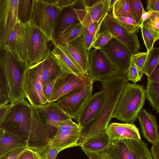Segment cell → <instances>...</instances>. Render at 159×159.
<instances>
[{
    "label": "cell",
    "instance_id": "32",
    "mask_svg": "<svg viewBox=\"0 0 159 159\" xmlns=\"http://www.w3.org/2000/svg\"><path fill=\"white\" fill-rule=\"evenodd\" d=\"M34 0H18L17 16L22 23L30 21L31 19Z\"/></svg>",
    "mask_w": 159,
    "mask_h": 159
},
{
    "label": "cell",
    "instance_id": "12",
    "mask_svg": "<svg viewBox=\"0 0 159 159\" xmlns=\"http://www.w3.org/2000/svg\"><path fill=\"white\" fill-rule=\"evenodd\" d=\"M93 84L66 95L57 101L61 109L72 120H75L92 95Z\"/></svg>",
    "mask_w": 159,
    "mask_h": 159
},
{
    "label": "cell",
    "instance_id": "56",
    "mask_svg": "<svg viewBox=\"0 0 159 159\" xmlns=\"http://www.w3.org/2000/svg\"><path fill=\"white\" fill-rule=\"evenodd\" d=\"M151 12L149 11H146L144 9L143 10L141 17V23H143L147 20L150 17Z\"/></svg>",
    "mask_w": 159,
    "mask_h": 159
},
{
    "label": "cell",
    "instance_id": "18",
    "mask_svg": "<svg viewBox=\"0 0 159 159\" xmlns=\"http://www.w3.org/2000/svg\"><path fill=\"white\" fill-rule=\"evenodd\" d=\"M104 97L102 90L92 94L77 116L75 120L76 123L82 129L98 114L102 105Z\"/></svg>",
    "mask_w": 159,
    "mask_h": 159
},
{
    "label": "cell",
    "instance_id": "44",
    "mask_svg": "<svg viewBox=\"0 0 159 159\" xmlns=\"http://www.w3.org/2000/svg\"><path fill=\"white\" fill-rule=\"evenodd\" d=\"M43 1L57 8L62 10L72 6L77 0H43Z\"/></svg>",
    "mask_w": 159,
    "mask_h": 159
},
{
    "label": "cell",
    "instance_id": "49",
    "mask_svg": "<svg viewBox=\"0 0 159 159\" xmlns=\"http://www.w3.org/2000/svg\"><path fill=\"white\" fill-rule=\"evenodd\" d=\"M146 10L151 12H159V0H148Z\"/></svg>",
    "mask_w": 159,
    "mask_h": 159
},
{
    "label": "cell",
    "instance_id": "57",
    "mask_svg": "<svg viewBox=\"0 0 159 159\" xmlns=\"http://www.w3.org/2000/svg\"><path fill=\"white\" fill-rule=\"evenodd\" d=\"M0 84L5 86L7 88L6 82L4 77L1 66L0 64Z\"/></svg>",
    "mask_w": 159,
    "mask_h": 159
},
{
    "label": "cell",
    "instance_id": "37",
    "mask_svg": "<svg viewBox=\"0 0 159 159\" xmlns=\"http://www.w3.org/2000/svg\"><path fill=\"white\" fill-rule=\"evenodd\" d=\"M140 29L147 52H148L154 48V44L156 40L153 35L143 23H140Z\"/></svg>",
    "mask_w": 159,
    "mask_h": 159
},
{
    "label": "cell",
    "instance_id": "31",
    "mask_svg": "<svg viewBox=\"0 0 159 159\" xmlns=\"http://www.w3.org/2000/svg\"><path fill=\"white\" fill-rule=\"evenodd\" d=\"M145 97L152 106V110L159 112V83L148 81Z\"/></svg>",
    "mask_w": 159,
    "mask_h": 159
},
{
    "label": "cell",
    "instance_id": "1",
    "mask_svg": "<svg viewBox=\"0 0 159 159\" xmlns=\"http://www.w3.org/2000/svg\"><path fill=\"white\" fill-rule=\"evenodd\" d=\"M127 78L117 75L101 80L104 100L96 117L82 129V143L86 139L107 132L116 103L125 84Z\"/></svg>",
    "mask_w": 159,
    "mask_h": 159
},
{
    "label": "cell",
    "instance_id": "58",
    "mask_svg": "<svg viewBox=\"0 0 159 159\" xmlns=\"http://www.w3.org/2000/svg\"><path fill=\"white\" fill-rule=\"evenodd\" d=\"M34 159H43L38 152L33 150Z\"/></svg>",
    "mask_w": 159,
    "mask_h": 159
},
{
    "label": "cell",
    "instance_id": "33",
    "mask_svg": "<svg viewBox=\"0 0 159 159\" xmlns=\"http://www.w3.org/2000/svg\"><path fill=\"white\" fill-rule=\"evenodd\" d=\"M112 10V15L115 18L121 17L132 18L129 0H116Z\"/></svg>",
    "mask_w": 159,
    "mask_h": 159
},
{
    "label": "cell",
    "instance_id": "60",
    "mask_svg": "<svg viewBox=\"0 0 159 159\" xmlns=\"http://www.w3.org/2000/svg\"><path fill=\"white\" fill-rule=\"evenodd\" d=\"M5 132V130L1 128H0V140L2 137Z\"/></svg>",
    "mask_w": 159,
    "mask_h": 159
},
{
    "label": "cell",
    "instance_id": "22",
    "mask_svg": "<svg viewBox=\"0 0 159 159\" xmlns=\"http://www.w3.org/2000/svg\"><path fill=\"white\" fill-rule=\"evenodd\" d=\"M34 107L41 114L48 125L56 129L61 122L71 119L56 102H48Z\"/></svg>",
    "mask_w": 159,
    "mask_h": 159
},
{
    "label": "cell",
    "instance_id": "13",
    "mask_svg": "<svg viewBox=\"0 0 159 159\" xmlns=\"http://www.w3.org/2000/svg\"><path fill=\"white\" fill-rule=\"evenodd\" d=\"M116 74L115 67L100 49L94 48L89 51L88 74L93 83Z\"/></svg>",
    "mask_w": 159,
    "mask_h": 159
},
{
    "label": "cell",
    "instance_id": "51",
    "mask_svg": "<svg viewBox=\"0 0 159 159\" xmlns=\"http://www.w3.org/2000/svg\"><path fill=\"white\" fill-rule=\"evenodd\" d=\"M55 81V80L43 86V94L48 102L52 94Z\"/></svg>",
    "mask_w": 159,
    "mask_h": 159
},
{
    "label": "cell",
    "instance_id": "2",
    "mask_svg": "<svg viewBox=\"0 0 159 159\" xmlns=\"http://www.w3.org/2000/svg\"><path fill=\"white\" fill-rule=\"evenodd\" d=\"M0 64L6 82L10 104L25 99L23 80L27 67L5 45L0 46Z\"/></svg>",
    "mask_w": 159,
    "mask_h": 159
},
{
    "label": "cell",
    "instance_id": "43",
    "mask_svg": "<svg viewBox=\"0 0 159 159\" xmlns=\"http://www.w3.org/2000/svg\"><path fill=\"white\" fill-rule=\"evenodd\" d=\"M142 77L137 68L131 61L127 75L126 78L128 81L136 84L141 80Z\"/></svg>",
    "mask_w": 159,
    "mask_h": 159
},
{
    "label": "cell",
    "instance_id": "23",
    "mask_svg": "<svg viewBox=\"0 0 159 159\" xmlns=\"http://www.w3.org/2000/svg\"><path fill=\"white\" fill-rule=\"evenodd\" d=\"M101 153L105 159H133L127 140H111Z\"/></svg>",
    "mask_w": 159,
    "mask_h": 159
},
{
    "label": "cell",
    "instance_id": "41",
    "mask_svg": "<svg viewBox=\"0 0 159 159\" xmlns=\"http://www.w3.org/2000/svg\"><path fill=\"white\" fill-rule=\"evenodd\" d=\"M116 19L130 31L136 33L139 32L140 25L138 24L132 17H121Z\"/></svg>",
    "mask_w": 159,
    "mask_h": 159
},
{
    "label": "cell",
    "instance_id": "48",
    "mask_svg": "<svg viewBox=\"0 0 159 159\" xmlns=\"http://www.w3.org/2000/svg\"><path fill=\"white\" fill-rule=\"evenodd\" d=\"M27 148L28 147L20 148L9 152L0 157V159H17L21 153Z\"/></svg>",
    "mask_w": 159,
    "mask_h": 159
},
{
    "label": "cell",
    "instance_id": "55",
    "mask_svg": "<svg viewBox=\"0 0 159 159\" xmlns=\"http://www.w3.org/2000/svg\"><path fill=\"white\" fill-rule=\"evenodd\" d=\"M11 106V104L2 107H0V125L7 114Z\"/></svg>",
    "mask_w": 159,
    "mask_h": 159
},
{
    "label": "cell",
    "instance_id": "20",
    "mask_svg": "<svg viewBox=\"0 0 159 159\" xmlns=\"http://www.w3.org/2000/svg\"><path fill=\"white\" fill-rule=\"evenodd\" d=\"M107 131L111 140L141 139L139 129L134 124L111 123L108 124Z\"/></svg>",
    "mask_w": 159,
    "mask_h": 159
},
{
    "label": "cell",
    "instance_id": "47",
    "mask_svg": "<svg viewBox=\"0 0 159 159\" xmlns=\"http://www.w3.org/2000/svg\"><path fill=\"white\" fill-rule=\"evenodd\" d=\"M10 104L7 90L6 87L0 84V107L6 106Z\"/></svg>",
    "mask_w": 159,
    "mask_h": 159
},
{
    "label": "cell",
    "instance_id": "14",
    "mask_svg": "<svg viewBox=\"0 0 159 159\" xmlns=\"http://www.w3.org/2000/svg\"><path fill=\"white\" fill-rule=\"evenodd\" d=\"M18 0H0V46L5 45L18 18Z\"/></svg>",
    "mask_w": 159,
    "mask_h": 159
},
{
    "label": "cell",
    "instance_id": "39",
    "mask_svg": "<svg viewBox=\"0 0 159 159\" xmlns=\"http://www.w3.org/2000/svg\"><path fill=\"white\" fill-rule=\"evenodd\" d=\"M148 55V52H139L132 54L131 62L136 66L142 76L144 67Z\"/></svg>",
    "mask_w": 159,
    "mask_h": 159
},
{
    "label": "cell",
    "instance_id": "9",
    "mask_svg": "<svg viewBox=\"0 0 159 159\" xmlns=\"http://www.w3.org/2000/svg\"><path fill=\"white\" fill-rule=\"evenodd\" d=\"M93 84L88 74L77 75L62 72L55 80L48 102H56L63 97Z\"/></svg>",
    "mask_w": 159,
    "mask_h": 159
},
{
    "label": "cell",
    "instance_id": "53",
    "mask_svg": "<svg viewBox=\"0 0 159 159\" xmlns=\"http://www.w3.org/2000/svg\"><path fill=\"white\" fill-rule=\"evenodd\" d=\"M150 152L153 159H159V141L152 144Z\"/></svg>",
    "mask_w": 159,
    "mask_h": 159
},
{
    "label": "cell",
    "instance_id": "17",
    "mask_svg": "<svg viewBox=\"0 0 159 159\" xmlns=\"http://www.w3.org/2000/svg\"><path fill=\"white\" fill-rule=\"evenodd\" d=\"M56 44L69 56L83 73L88 74L89 52L86 48L81 36L68 43Z\"/></svg>",
    "mask_w": 159,
    "mask_h": 159
},
{
    "label": "cell",
    "instance_id": "24",
    "mask_svg": "<svg viewBox=\"0 0 159 159\" xmlns=\"http://www.w3.org/2000/svg\"><path fill=\"white\" fill-rule=\"evenodd\" d=\"M54 48L51 55L57 62L63 72L77 75L85 74L79 69L69 56L57 44H53Z\"/></svg>",
    "mask_w": 159,
    "mask_h": 159
},
{
    "label": "cell",
    "instance_id": "11",
    "mask_svg": "<svg viewBox=\"0 0 159 159\" xmlns=\"http://www.w3.org/2000/svg\"><path fill=\"white\" fill-rule=\"evenodd\" d=\"M101 26L124 45L133 54L139 52L140 46L136 33L132 32L123 25L112 15L108 14L103 20Z\"/></svg>",
    "mask_w": 159,
    "mask_h": 159
},
{
    "label": "cell",
    "instance_id": "26",
    "mask_svg": "<svg viewBox=\"0 0 159 159\" xmlns=\"http://www.w3.org/2000/svg\"><path fill=\"white\" fill-rule=\"evenodd\" d=\"M110 141L107 131L86 139L83 142L81 147L82 149L101 153L108 146Z\"/></svg>",
    "mask_w": 159,
    "mask_h": 159
},
{
    "label": "cell",
    "instance_id": "30",
    "mask_svg": "<svg viewBox=\"0 0 159 159\" xmlns=\"http://www.w3.org/2000/svg\"><path fill=\"white\" fill-rule=\"evenodd\" d=\"M133 159H153L147 144L141 139L127 140Z\"/></svg>",
    "mask_w": 159,
    "mask_h": 159
},
{
    "label": "cell",
    "instance_id": "8",
    "mask_svg": "<svg viewBox=\"0 0 159 159\" xmlns=\"http://www.w3.org/2000/svg\"><path fill=\"white\" fill-rule=\"evenodd\" d=\"M41 64L39 62L26 69L23 80L25 98L32 106L36 107L48 102L43 92Z\"/></svg>",
    "mask_w": 159,
    "mask_h": 159
},
{
    "label": "cell",
    "instance_id": "15",
    "mask_svg": "<svg viewBox=\"0 0 159 159\" xmlns=\"http://www.w3.org/2000/svg\"><path fill=\"white\" fill-rule=\"evenodd\" d=\"M86 7L83 0H77L72 6L61 10L55 24L52 43L72 23L77 20L82 22L86 13Z\"/></svg>",
    "mask_w": 159,
    "mask_h": 159
},
{
    "label": "cell",
    "instance_id": "19",
    "mask_svg": "<svg viewBox=\"0 0 159 159\" xmlns=\"http://www.w3.org/2000/svg\"><path fill=\"white\" fill-rule=\"evenodd\" d=\"M137 118L143 137L152 144L159 141L158 125L156 117L142 108Z\"/></svg>",
    "mask_w": 159,
    "mask_h": 159
},
{
    "label": "cell",
    "instance_id": "25",
    "mask_svg": "<svg viewBox=\"0 0 159 159\" xmlns=\"http://www.w3.org/2000/svg\"><path fill=\"white\" fill-rule=\"evenodd\" d=\"M40 62L43 86L55 80L63 72L51 55Z\"/></svg>",
    "mask_w": 159,
    "mask_h": 159
},
{
    "label": "cell",
    "instance_id": "35",
    "mask_svg": "<svg viewBox=\"0 0 159 159\" xmlns=\"http://www.w3.org/2000/svg\"><path fill=\"white\" fill-rule=\"evenodd\" d=\"M143 23L157 41L159 38V12H151L149 18Z\"/></svg>",
    "mask_w": 159,
    "mask_h": 159
},
{
    "label": "cell",
    "instance_id": "10",
    "mask_svg": "<svg viewBox=\"0 0 159 159\" xmlns=\"http://www.w3.org/2000/svg\"><path fill=\"white\" fill-rule=\"evenodd\" d=\"M100 49L115 67L116 75L126 78L132 55L130 51L113 37Z\"/></svg>",
    "mask_w": 159,
    "mask_h": 159
},
{
    "label": "cell",
    "instance_id": "3",
    "mask_svg": "<svg viewBox=\"0 0 159 159\" xmlns=\"http://www.w3.org/2000/svg\"><path fill=\"white\" fill-rule=\"evenodd\" d=\"M144 86L128 82L124 87L111 118L124 123L134 124L145 100Z\"/></svg>",
    "mask_w": 159,
    "mask_h": 159
},
{
    "label": "cell",
    "instance_id": "28",
    "mask_svg": "<svg viewBox=\"0 0 159 159\" xmlns=\"http://www.w3.org/2000/svg\"><path fill=\"white\" fill-rule=\"evenodd\" d=\"M110 0H98L94 4L86 8L83 19L97 22L104 19L110 11Z\"/></svg>",
    "mask_w": 159,
    "mask_h": 159
},
{
    "label": "cell",
    "instance_id": "5",
    "mask_svg": "<svg viewBox=\"0 0 159 159\" xmlns=\"http://www.w3.org/2000/svg\"><path fill=\"white\" fill-rule=\"evenodd\" d=\"M30 130L27 139L28 147L39 154L48 145L52 134H56L57 129L48 125L41 114L31 105Z\"/></svg>",
    "mask_w": 159,
    "mask_h": 159
},
{
    "label": "cell",
    "instance_id": "52",
    "mask_svg": "<svg viewBox=\"0 0 159 159\" xmlns=\"http://www.w3.org/2000/svg\"><path fill=\"white\" fill-rule=\"evenodd\" d=\"M148 77V81L159 83V64Z\"/></svg>",
    "mask_w": 159,
    "mask_h": 159
},
{
    "label": "cell",
    "instance_id": "7",
    "mask_svg": "<svg viewBox=\"0 0 159 159\" xmlns=\"http://www.w3.org/2000/svg\"><path fill=\"white\" fill-rule=\"evenodd\" d=\"M33 26L30 21L23 23L18 19L5 45L26 67H28L29 54Z\"/></svg>",
    "mask_w": 159,
    "mask_h": 159
},
{
    "label": "cell",
    "instance_id": "34",
    "mask_svg": "<svg viewBox=\"0 0 159 159\" xmlns=\"http://www.w3.org/2000/svg\"><path fill=\"white\" fill-rule=\"evenodd\" d=\"M159 48H153L148 52L143 74L148 77L159 64Z\"/></svg>",
    "mask_w": 159,
    "mask_h": 159
},
{
    "label": "cell",
    "instance_id": "4",
    "mask_svg": "<svg viewBox=\"0 0 159 159\" xmlns=\"http://www.w3.org/2000/svg\"><path fill=\"white\" fill-rule=\"evenodd\" d=\"M31 118V105L25 99L11 104L9 110L0 125V128L27 141Z\"/></svg>",
    "mask_w": 159,
    "mask_h": 159
},
{
    "label": "cell",
    "instance_id": "46",
    "mask_svg": "<svg viewBox=\"0 0 159 159\" xmlns=\"http://www.w3.org/2000/svg\"><path fill=\"white\" fill-rule=\"evenodd\" d=\"M81 37L86 48L89 52L92 48L94 40L87 28L84 26Z\"/></svg>",
    "mask_w": 159,
    "mask_h": 159
},
{
    "label": "cell",
    "instance_id": "42",
    "mask_svg": "<svg viewBox=\"0 0 159 159\" xmlns=\"http://www.w3.org/2000/svg\"><path fill=\"white\" fill-rule=\"evenodd\" d=\"M77 124L70 119L61 122L57 128L56 133L67 130H81Z\"/></svg>",
    "mask_w": 159,
    "mask_h": 159
},
{
    "label": "cell",
    "instance_id": "38",
    "mask_svg": "<svg viewBox=\"0 0 159 159\" xmlns=\"http://www.w3.org/2000/svg\"><path fill=\"white\" fill-rule=\"evenodd\" d=\"M113 38L111 34L106 30H102L98 33L95 39L92 48L101 49Z\"/></svg>",
    "mask_w": 159,
    "mask_h": 159
},
{
    "label": "cell",
    "instance_id": "45",
    "mask_svg": "<svg viewBox=\"0 0 159 159\" xmlns=\"http://www.w3.org/2000/svg\"><path fill=\"white\" fill-rule=\"evenodd\" d=\"M61 151L60 149L48 144L43 151L39 154L43 159H56Z\"/></svg>",
    "mask_w": 159,
    "mask_h": 159
},
{
    "label": "cell",
    "instance_id": "16",
    "mask_svg": "<svg viewBox=\"0 0 159 159\" xmlns=\"http://www.w3.org/2000/svg\"><path fill=\"white\" fill-rule=\"evenodd\" d=\"M49 41L42 32L33 26L29 50V66L39 63L51 55Z\"/></svg>",
    "mask_w": 159,
    "mask_h": 159
},
{
    "label": "cell",
    "instance_id": "50",
    "mask_svg": "<svg viewBox=\"0 0 159 159\" xmlns=\"http://www.w3.org/2000/svg\"><path fill=\"white\" fill-rule=\"evenodd\" d=\"M17 159H34L33 150L27 148L21 153Z\"/></svg>",
    "mask_w": 159,
    "mask_h": 159
},
{
    "label": "cell",
    "instance_id": "29",
    "mask_svg": "<svg viewBox=\"0 0 159 159\" xmlns=\"http://www.w3.org/2000/svg\"><path fill=\"white\" fill-rule=\"evenodd\" d=\"M84 26L77 20L68 26L59 36L53 44L68 43L81 36Z\"/></svg>",
    "mask_w": 159,
    "mask_h": 159
},
{
    "label": "cell",
    "instance_id": "36",
    "mask_svg": "<svg viewBox=\"0 0 159 159\" xmlns=\"http://www.w3.org/2000/svg\"><path fill=\"white\" fill-rule=\"evenodd\" d=\"M131 14L133 19L140 25L144 8L140 0H129Z\"/></svg>",
    "mask_w": 159,
    "mask_h": 159
},
{
    "label": "cell",
    "instance_id": "6",
    "mask_svg": "<svg viewBox=\"0 0 159 159\" xmlns=\"http://www.w3.org/2000/svg\"><path fill=\"white\" fill-rule=\"evenodd\" d=\"M61 11L43 0H34L30 22L52 42L55 24Z\"/></svg>",
    "mask_w": 159,
    "mask_h": 159
},
{
    "label": "cell",
    "instance_id": "54",
    "mask_svg": "<svg viewBox=\"0 0 159 159\" xmlns=\"http://www.w3.org/2000/svg\"><path fill=\"white\" fill-rule=\"evenodd\" d=\"M89 157V159H105L101 153L92 152L84 149H82Z\"/></svg>",
    "mask_w": 159,
    "mask_h": 159
},
{
    "label": "cell",
    "instance_id": "40",
    "mask_svg": "<svg viewBox=\"0 0 159 159\" xmlns=\"http://www.w3.org/2000/svg\"><path fill=\"white\" fill-rule=\"evenodd\" d=\"M104 19L97 22H92L84 19L82 21V23L83 25L87 28L94 40L100 31L101 27Z\"/></svg>",
    "mask_w": 159,
    "mask_h": 159
},
{
    "label": "cell",
    "instance_id": "21",
    "mask_svg": "<svg viewBox=\"0 0 159 159\" xmlns=\"http://www.w3.org/2000/svg\"><path fill=\"white\" fill-rule=\"evenodd\" d=\"M82 144L81 130H67L56 133L48 144L61 151L67 148L81 146Z\"/></svg>",
    "mask_w": 159,
    "mask_h": 159
},
{
    "label": "cell",
    "instance_id": "59",
    "mask_svg": "<svg viewBox=\"0 0 159 159\" xmlns=\"http://www.w3.org/2000/svg\"><path fill=\"white\" fill-rule=\"evenodd\" d=\"M116 0H110V11L111 9H112L113 7L114 4Z\"/></svg>",
    "mask_w": 159,
    "mask_h": 159
},
{
    "label": "cell",
    "instance_id": "27",
    "mask_svg": "<svg viewBox=\"0 0 159 159\" xmlns=\"http://www.w3.org/2000/svg\"><path fill=\"white\" fill-rule=\"evenodd\" d=\"M24 147H28L26 140L5 131L0 140V157L9 152Z\"/></svg>",
    "mask_w": 159,
    "mask_h": 159
}]
</instances>
